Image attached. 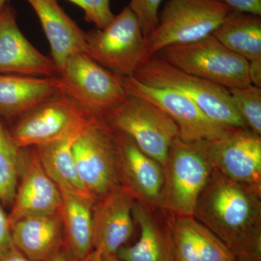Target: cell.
<instances>
[{
    "mask_svg": "<svg viewBox=\"0 0 261 261\" xmlns=\"http://www.w3.org/2000/svg\"><path fill=\"white\" fill-rule=\"evenodd\" d=\"M261 189L213 171L193 217L211 230L238 261H261Z\"/></svg>",
    "mask_w": 261,
    "mask_h": 261,
    "instance_id": "cell-1",
    "label": "cell"
},
{
    "mask_svg": "<svg viewBox=\"0 0 261 261\" xmlns=\"http://www.w3.org/2000/svg\"><path fill=\"white\" fill-rule=\"evenodd\" d=\"M99 119L60 91L17 118L10 133L19 148H28L79 137Z\"/></svg>",
    "mask_w": 261,
    "mask_h": 261,
    "instance_id": "cell-2",
    "label": "cell"
},
{
    "mask_svg": "<svg viewBox=\"0 0 261 261\" xmlns=\"http://www.w3.org/2000/svg\"><path fill=\"white\" fill-rule=\"evenodd\" d=\"M133 76L150 87L177 91L191 99L220 126L226 128H247L233 106L228 89L185 73L161 57L156 55L151 57Z\"/></svg>",
    "mask_w": 261,
    "mask_h": 261,
    "instance_id": "cell-3",
    "label": "cell"
},
{
    "mask_svg": "<svg viewBox=\"0 0 261 261\" xmlns=\"http://www.w3.org/2000/svg\"><path fill=\"white\" fill-rule=\"evenodd\" d=\"M102 120L111 129L129 137L163 167L171 145L180 137L177 125L161 108L129 94L105 113Z\"/></svg>",
    "mask_w": 261,
    "mask_h": 261,
    "instance_id": "cell-4",
    "label": "cell"
},
{
    "mask_svg": "<svg viewBox=\"0 0 261 261\" xmlns=\"http://www.w3.org/2000/svg\"><path fill=\"white\" fill-rule=\"evenodd\" d=\"M87 45L92 59L123 78L133 76L152 57L140 21L128 6L105 28L87 32Z\"/></svg>",
    "mask_w": 261,
    "mask_h": 261,
    "instance_id": "cell-5",
    "label": "cell"
},
{
    "mask_svg": "<svg viewBox=\"0 0 261 261\" xmlns=\"http://www.w3.org/2000/svg\"><path fill=\"white\" fill-rule=\"evenodd\" d=\"M205 142H187L176 139L163 166L165 181L162 207L178 216H193L201 194L213 169Z\"/></svg>",
    "mask_w": 261,
    "mask_h": 261,
    "instance_id": "cell-6",
    "label": "cell"
},
{
    "mask_svg": "<svg viewBox=\"0 0 261 261\" xmlns=\"http://www.w3.org/2000/svg\"><path fill=\"white\" fill-rule=\"evenodd\" d=\"M232 10L222 0H168L147 37L151 56L174 44L200 41L214 34Z\"/></svg>",
    "mask_w": 261,
    "mask_h": 261,
    "instance_id": "cell-7",
    "label": "cell"
},
{
    "mask_svg": "<svg viewBox=\"0 0 261 261\" xmlns=\"http://www.w3.org/2000/svg\"><path fill=\"white\" fill-rule=\"evenodd\" d=\"M156 56L173 66L226 89L250 85L249 62L213 36L189 44L164 48Z\"/></svg>",
    "mask_w": 261,
    "mask_h": 261,
    "instance_id": "cell-8",
    "label": "cell"
},
{
    "mask_svg": "<svg viewBox=\"0 0 261 261\" xmlns=\"http://www.w3.org/2000/svg\"><path fill=\"white\" fill-rule=\"evenodd\" d=\"M61 92L99 118L127 97L124 78L99 65L87 53L70 57L60 70Z\"/></svg>",
    "mask_w": 261,
    "mask_h": 261,
    "instance_id": "cell-9",
    "label": "cell"
},
{
    "mask_svg": "<svg viewBox=\"0 0 261 261\" xmlns=\"http://www.w3.org/2000/svg\"><path fill=\"white\" fill-rule=\"evenodd\" d=\"M72 152L81 180L95 200L121 186L114 133L103 120L84 130L73 142Z\"/></svg>",
    "mask_w": 261,
    "mask_h": 261,
    "instance_id": "cell-10",
    "label": "cell"
},
{
    "mask_svg": "<svg viewBox=\"0 0 261 261\" xmlns=\"http://www.w3.org/2000/svg\"><path fill=\"white\" fill-rule=\"evenodd\" d=\"M213 171L228 179L261 189V137L248 128H231L205 142Z\"/></svg>",
    "mask_w": 261,
    "mask_h": 261,
    "instance_id": "cell-11",
    "label": "cell"
},
{
    "mask_svg": "<svg viewBox=\"0 0 261 261\" xmlns=\"http://www.w3.org/2000/svg\"><path fill=\"white\" fill-rule=\"evenodd\" d=\"M127 94L143 98L164 111L177 125L180 139L187 142L216 140L231 128L210 119L195 102L173 89L150 87L134 76L124 78Z\"/></svg>",
    "mask_w": 261,
    "mask_h": 261,
    "instance_id": "cell-12",
    "label": "cell"
},
{
    "mask_svg": "<svg viewBox=\"0 0 261 261\" xmlns=\"http://www.w3.org/2000/svg\"><path fill=\"white\" fill-rule=\"evenodd\" d=\"M12 205L10 226L23 218L49 216L61 211V191L44 171L34 147L20 150L18 185Z\"/></svg>",
    "mask_w": 261,
    "mask_h": 261,
    "instance_id": "cell-13",
    "label": "cell"
},
{
    "mask_svg": "<svg viewBox=\"0 0 261 261\" xmlns=\"http://www.w3.org/2000/svg\"><path fill=\"white\" fill-rule=\"evenodd\" d=\"M118 175L122 187L135 200L152 207H162L164 169L129 137L115 132Z\"/></svg>",
    "mask_w": 261,
    "mask_h": 261,
    "instance_id": "cell-14",
    "label": "cell"
},
{
    "mask_svg": "<svg viewBox=\"0 0 261 261\" xmlns=\"http://www.w3.org/2000/svg\"><path fill=\"white\" fill-rule=\"evenodd\" d=\"M0 73L47 77L60 74L53 60L36 49L23 35L14 8L9 4L0 11Z\"/></svg>",
    "mask_w": 261,
    "mask_h": 261,
    "instance_id": "cell-15",
    "label": "cell"
},
{
    "mask_svg": "<svg viewBox=\"0 0 261 261\" xmlns=\"http://www.w3.org/2000/svg\"><path fill=\"white\" fill-rule=\"evenodd\" d=\"M135 197L122 186L96 200L92 213L93 250L116 255L134 232Z\"/></svg>",
    "mask_w": 261,
    "mask_h": 261,
    "instance_id": "cell-16",
    "label": "cell"
},
{
    "mask_svg": "<svg viewBox=\"0 0 261 261\" xmlns=\"http://www.w3.org/2000/svg\"><path fill=\"white\" fill-rule=\"evenodd\" d=\"M173 261H238L211 230L193 216L168 220Z\"/></svg>",
    "mask_w": 261,
    "mask_h": 261,
    "instance_id": "cell-17",
    "label": "cell"
},
{
    "mask_svg": "<svg viewBox=\"0 0 261 261\" xmlns=\"http://www.w3.org/2000/svg\"><path fill=\"white\" fill-rule=\"evenodd\" d=\"M37 14L50 44L51 59L61 70L70 57L87 53V32L63 10L57 0H25Z\"/></svg>",
    "mask_w": 261,
    "mask_h": 261,
    "instance_id": "cell-18",
    "label": "cell"
},
{
    "mask_svg": "<svg viewBox=\"0 0 261 261\" xmlns=\"http://www.w3.org/2000/svg\"><path fill=\"white\" fill-rule=\"evenodd\" d=\"M58 76L0 73V116L15 119L60 92Z\"/></svg>",
    "mask_w": 261,
    "mask_h": 261,
    "instance_id": "cell-19",
    "label": "cell"
},
{
    "mask_svg": "<svg viewBox=\"0 0 261 261\" xmlns=\"http://www.w3.org/2000/svg\"><path fill=\"white\" fill-rule=\"evenodd\" d=\"M13 245L33 261H48L61 249L63 222L60 213L29 216L11 226Z\"/></svg>",
    "mask_w": 261,
    "mask_h": 261,
    "instance_id": "cell-20",
    "label": "cell"
},
{
    "mask_svg": "<svg viewBox=\"0 0 261 261\" xmlns=\"http://www.w3.org/2000/svg\"><path fill=\"white\" fill-rule=\"evenodd\" d=\"M154 207L135 200L132 209L134 220L140 228L138 241L121 247L116 255L123 261H173L169 226L163 224L154 214Z\"/></svg>",
    "mask_w": 261,
    "mask_h": 261,
    "instance_id": "cell-21",
    "label": "cell"
},
{
    "mask_svg": "<svg viewBox=\"0 0 261 261\" xmlns=\"http://www.w3.org/2000/svg\"><path fill=\"white\" fill-rule=\"evenodd\" d=\"M61 193L60 214L65 250L70 261H80L93 250L92 213L96 200L68 192Z\"/></svg>",
    "mask_w": 261,
    "mask_h": 261,
    "instance_id": "cell-22",
    "label": "cell"
},
{
    "mask_svg": "<svg viewBox=\"0 0 261 261\" xmlns=\"http://www.w3.org/2000/svg\"><path fill=\"white\" fill-rule=\"evenodd\" d=\"M79 137L34 147L44 171L60 191L94 198L81 180L72 152V145Z\"/></svg>",
    "mask_w": 261,
    "mask_h": 261,
    "instance_id": "cell-23",
    "label": "cell"
},
{
    "mask_svg": "<svg viewBox=\"0 0 261 261\" xmlns=\"http://www.w3.org/2000/svg\"><path fill=\"white\" fill-rule=\"evenodd\" d=\"M213 36L223 45L248 62L261 59V18L232 11Z\"/></svg>",
    "mask_w": 261,
    "mask_h": 261,
    "instance_id": "cell-24",
    "label": "cell"
},
{
    "mask_svg": "<svg viewBox=\"0 0 261 261\" xmlns=\"http://www.w3.org/2000/svg\"><path fill=\"white\" fill-rule=\"evenodd\" d=\"M20 150L0 121V202L5 205H12L15 198Z\"/></svg>",
    "mask_w": 261,
    "mask_h": 261,
    "instance_id": "cell-25",
    "label": "cell"
},
{
    "mask_svg": "<svg viewBox=\"0 0 261 261\" xmlns=\"http://www.w3.org/2000/svg\"><path fill=\"white\" fill-rule=\"evenodd\" d=\"M233 106L247 128L261 135V88L250 85L228 89Z\"/></svg>",
    "mask_w": 261,
    "mask_h": 261,
    "instance_id": "cell-26",
    "label": "cell"
},
{
    "mask_svg": "<svg viewBox=\"0 0 261 261\" xmlns=\"http://www.w3.org/2000/svg\"><path fill=\"white\" fill-rule=\"evenodd\" d=\"M82 8L84 18L94 24L96 29H102L114 18L111 8V0H68Z\"/></svg>",
    "mask_w": 261,
    "mask_h": 261,
    "instance_id": "cell-27",
    "label": "cell"
},
{
    "mask_svg": "<svg viewBox=\"0 0 261 261\" xmlns=\"http://www.w3.org/2000/svg\"><path fill=\"white\" fill-rule=\"evenodd\" d=\"M163 0H130L128 8L135 13L146 38L159 23L160 6Z\"/></svg>",
    "mask_w": 261,
    "mask_h": 261,
    "instance_id": "cell-28",
    "label": "cell"
},
{
    "mask_svg": "<svg viewBox=\"0 0 261 261\" xmlns=\"http://www.w3.org/2000/svg\"><path fill=\"white\" fill-rule=\"evenodd\" d=\"M13 245L9 216L0 205V255Z\"/></svg>",
    "mask_w": 261,
    "mask_h": 261,
    "instance_id": "cell-29",
    "label": "cell"
},
{
    "mask_svg": "<svg viewBox=\"0 0 261 261\" xmlns=\"http://www.w3.org/2000/svg\"><path fill=\"white\" fill-rule=\"evenodd\" d=\"M234 11L261 15V0H222Z\"/></svg>",
    "mask_w": 261,
    "mask_h": 261,
    "instance_id": "cell-30",
    "label": "cell"
},
{
    "mask_svg": "<svg viewBox=\"0 0 261 261\" xmlns=\"http://www.w3.org/2000/svg\"><path fill=\"white\" fill-rule=\"evenodd\" d=\"M248 75L250 84L261 88V59L249 62Z\"/></svg>",
    "mask_w": 261,
    "mask_h": 261,
    "instance_id": "cell-31",
    "label": "cell"
},
{
    "mask_svg": "<svg viewBox=\"0 0 261 261\" xmlns=\"http://www.w3.org/2000/svg\"><path fill=\"white\" fill-rule=\"evenodd\" d=\"M0 261H33L20 251L15 245L0 255Z\"/></svg>",
    "mask_w": 261,
    "mask_h": 261,
    "instance_id": "cell-32",
    "label": "cell"
},
{
    "mask_svg": "<svg viewBox=\"0 0 261 261\" xmlns=\"http://www.w3.org/2000/svg\"><path fill=\"white\" fill-rule=\"evenodd\" d=\"M48 261H70L68 256L66 250L61 249L54 256L51 257Z\"/></svg>",
    "mask_w": 261,
    "mask_h": 261,
    "instance_id": "cell-33",
    "label": "cell"
},
{
    "mask_svg": "<svg viewBox=\"0 0 261 261\" xmlns=\"http://www.w3.org/2000/svg\"><path fill=\"white\" fill-rule=\"evenodd\" d=\"M80 261H102V255L97 250H93Z\"/></svg>",
    "mask_w": 261,
    "mask_h": 261,
    "instance_id": "cell-34",
    "label": "cell"
},
{
    "mask_svg": "<svg viewBox=\"0 0 261 261\" xmlns=\"http://www.w3.org/2000/svg\"><path fill=\"white\" fill-rule=\"evenodd\" d=\"M102 261H123L118 258L116 255H102Z\"/></svg>",
    "mask_w": 261,
    "mask_h": 261,
    "instance_id": "cell-35",
    "label": "cell"
},
{
    "mask_svg": "<svg viewBox=\"0 0 261 261\" xmlns=\"http://www.w3.org/2000/svg\"><path fill=\"white\" fill-rule=\"evenodd\" d=\"M8 0H0V11L4 8L5 5L8 4Z\"/></svg>",
    "mask_w": 261,
    "mask_h": 261,
    "instance_id": "cell-36",
    "label": "cell"
}]
</instances>
